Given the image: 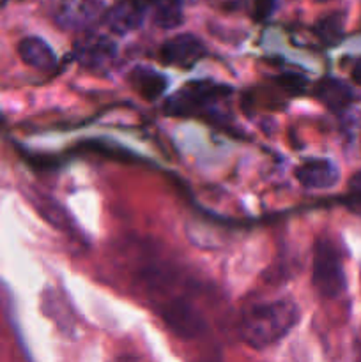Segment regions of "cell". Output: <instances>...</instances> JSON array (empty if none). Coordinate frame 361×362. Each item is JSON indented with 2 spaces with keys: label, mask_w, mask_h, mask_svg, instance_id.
Listing matches in <instances>:
<instances>
[{
  "label": "cell",
  "mask_w": 361,
  "mask_h": 362,
  "mask_svg": "<svg viewBox=\"0 0 361 362\" xmlns=\"http://www.w3.org/2000/svg\"><path fill=\"white\" fill-rule=\"evenodd\" d=\"M319 2H331V0H319Z\"/></svg>",
  "instance_id": "cell-18"
},
{
  "label": "cell",
  "mask_w": 361,
  "mask_h": 362,
  "mask_svg": "<svg viewBox=\"0 0 361 362\" xmlns=\"http://www.w3.org/2000/svg\"><path fill=\"white\" fill-rule=\"evenodd\" d=\"M314 94L331 112H343L353 105L356 98L353 88L338 78H322L315 85Z\"/></svg>",
  "instance_id": "cell-9"
},
{
  "label": "cell",
  "mask_w": 361,
  "mask_h": 362,
  "mask_svg": "<svg viewBox=\"0 0 361 362\" xmlns=\"http://www.w3.org/2000/svg\"><path fill=\"white\" fill-rule=\"evenodd\" d=\"M134 90L147 101H154L166 90V78L151 67H134L130 74Z\"/></svg>",
  "instance_id": "cell-12"
},
{
  "label": "cell",
  "mask_w": 361,
  "mask_h": 362,
  "mask_svg": "<svg viewBox=\"0 0 361 362\" xmlns=\"http://www.w3.org/2000/svg\"><path fill=\"white\" fill-rule=\"evenodd\" d=\"M315 30H317V35L326 45H338L343 37V16L340 13L324 16L315 25Z\"/></svg>",
  "instance_id": "cell-14"
},
{
  "label": "cell",
  "mask_w": 361,
  "mask_h": 362,
  "mask_svg": "<svg viewBox=\"0 0 361 362\" xmlns=\"http://www.w3.org/2000/svg\"><path fill=\"white\" fill-rule=\"evenodd\" d=\"M230 94L232 90L222 83L191 81L166 99L165 113L173 117H212Z\"/></svg>",
  "instance_id": "cell-2"
},
{
  "label": "cell",
  "mask_w": 361,
  "mask_h": 362,
  "mask_svg": "<svg viewBox=\"0 0 361 362\" xmlns=\"http://www.w3.org/2000/svg\"><path fill=\"white\" fill-rule=\"evenodd\" d=\"M276 0H253V16L257 20H268L275 13Z\"/></svg>",
  "instance_id": "cell-15"
},
{
  "label": "cell",
  "mask_w": 361,
  "mask_h": 362,
  "mask_svg": "<svg viewBox=\"0 0 361 362\" xmlns=\"http://www.w3.org/2000/svg\"><path fill=\"white\" fill-rule=\"evenodd\" d=\"M314 286L326 299L342 296L347 286L340 250L331 239H319L314 250Z\"/></svg>",
  "instance_id": "cell-3"
},
{
  "label": "cell",
  "mask_w": 361,
  "mask_h": 362,
  "mask_svg": "<svg viewBox=\"0 0 361 362\" xmlns=\"http://www.w3.org/2000/svg\"><path fill=\"white\" fill-rule=\"evenodd\" d=\"M299 320V310L292 300H273L244 311L239 324L241 339L255 350H265L289 334Z\"/></svg>",
  "instance_id": "cell-1"
},
{
  "label": "cell",
  "mask_w": 361,
  "mask_h": 362,
  "mask_svg": "<svg viewBox=\"0 0 361 362\" xmlns=\"http://www.w3.org/2000/svg\"><path fill=\"white\" fill-rule=\"evenodd\" d=\"M296 179L306 189H329L338 184L340 172L329 159H308L296 168Z\"/></svg>",
  "instance_id": "cell-7"
},
{
  "label": "cell",
  "mask_w": 361,
  "mask_h": 362,
  "mask_svg": "<svg viewBox=\"0 0 361 362\" xmlns=\"http://www.w3.org/2000/svg\"><path fill=\"white\" fill-rule=\"evenodd\" d=\"M353 80L356 81L357 85H361V59H357L356 64H354V67H353Z\"/></svg>",
  "instance_id": "cell-17"
},
{
  "label": "cell",
  "mask_w": 361,
  "mask_h": 362,
  "mask_svg": "<svg viewBox=\"0 0 361 362\" xmlns=\"http://www.w3.org/2000/svg\"><path fill=\"white\" fill-rule=\"evenodd\" d=\"M205 57V46L198 37L191 34L173 35L161 46V59L168 66L191 69L198 60Z\"/></svg>",
  "instance_id": "cell-6"
},
{
  "label": "cell",
  "mask_w": 361,
  "mask_h": 362,
  "mask_svg": "<svg viewBox=\"0 0 361 362\" xmlns=\"http://www.w3.org/2000/svg\"><path fill=\"white\" fill-rule=\"evenodd\" d=\"M18 55L27 66H30L35 71H41V73H50L57 66L53 49L50 48L48 42L42 41L41 37H35V35L21 39L20 45H18Z\"/></svg>",
  "instance_id": "cell-10"
},
{
  "label": "cell",
  "mask_w": 361,
  "mask_h": 362,
  "mask_svg": "<svg viewBox=\"0 0 361 362\" xmlns=\"http://www.w3.org/2000/svg\"><path fill=\"white\" fill-rule=\"evenodd\" d=\"M152 9V20L161 28H176L183 23V0H145Z\"/></svg>",
  "instance_id": "cell-13"
},
{
  "label": "cell",
  "mask_w": 361,
  "mask_h": 362,
  "mask_svg": "<svg viewBox=\"0 0 361 362\" xmlns=\"http://www.w3.org/2000/svg\"><path fill=\"white\" fill-rule=\"evenodd\" d=\"M117 55V46L105 35L91 34V30L74 42V57L84 67L92 71L108 69Z\"/></svg>",
  "instance_id": "cell-5"
},
{
  "label": "cell",
  "mask_w": 361,
  "mask_h": 362,
  "mask_svg": "<svg viewBox=\"0 0 361 362\" xmlns=\"http://www.w3.org/2000/svg\"><path fill=\"white\" fill-rule=\"evenodd\" d=\"M101 0H59L53 11L57 25L64 30L88 32L105 18Z\"/></svg>",
  "instance_id": "cell-4"
},
{
  "label": "cell",
  "mask_w": 361,
  "mask_h": 362,
  "mask_svg": "<svg viewBox=\"0 0 361 362\" xmlns=\"http://www.w3.org/2000/svg\"><path fill=\"white\" fill-rule=\"evenodd\" d=\"M147 9L145 0H120L105 14L106 25L117 35L130 34L142 25Z\"/></svg>",
  "instance_id": "cell-8"
},
{
  "label": "cell",
  "mask_w": 361,
  "mask_h": 362,
  "mask_svg": "<svg viewBox=\"0 0 361 362\" xmlns=\"http://www.w3.org/2000/svg\"><path fill=\"white\" fill-rule=\"evenodd\" d=\"M280 83L287 88V90H294V92H299L303 90L304 87V80L297 74H285V76L280 78Z\"/></svg>",
  "instance_id": "cell-16"
},
{
  "label": "cell",
  "mask_w": 361,
  "mask_h": 362,
  "mask_svg": "<svg viewBox=\"0 0 361 362\" xmlns=\"http://www.w3.org/2000/svg\"><path fill=\"white\" fill-rule=\"evenodd\" d=\"M165 322L170 325L172 331L179 336L190 338V336L198 334L204 329V322L198 317L197 311L186 303H172L168 304L165 313Z\"/></svg>",
  "instance_id": "cell-11"
}]
</instances>
